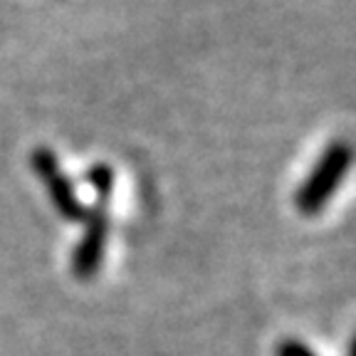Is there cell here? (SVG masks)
<instances>
[{
	"instance_id": "277c9868",
	"label": "cell",
	"mask_w": 356,
	"mask_h": 356,
	"mask_svg": "<svg viewBox=\"0 0 356 356\" xmlns=\"http://www.w3.org/2000/svg\"><path fill=\"white\" fill-rule=\"evenodd\" d=\"M275 354L277 356H317V351L300 339H282L277 344V349H275Z\"/></svg>"
},
{
	"instance_id": "7a4b0ae2",
	"label": "cell",
	"mask_w": 356,
	"mask_h": 356,
	"mask_svg": "<svg viewBox=\"0 0 356 356\" xmlns=\"http://www.w3.org/2000/svg\"><path fill=\"white\" fill-rule=\"evenodd\" d=\"M351 166V146L346 141H332L317 159L305 184L297 188L295 206L305 216H317L327 208L332 195L344 181L346 171Z\"/></svg>"
},
{
	"instance_id": "6da1fadb",
	"label": "cell",
	"mask_w": 356,
	"mask_h": 356,
	"mask_svg": "<svg viewBox=\"0 0 356 356\" xmlns=\"http://www.w3.org/2000/svg\"><path fill=\"white\" fill-rule=\"evenodd\" d=\"M87 181L97 191V203L84 218V233L72 250V275L89 282L104 265L106 238H109V198L114 191V171L109 163L89 168Z\"/></svg>"
},
{
	"instance_id": "3957f363",
	"label": "cell",
	"mask_w": 356,
	"mask_h": 356,
	"mask_svg": "<svg viewBox=\"0 0 356 356\" xmlns=\"http://www.w3.org/2000/svg\"><path fill=\"white\" fill-rule=\"evenodd\" d=\"M30 166H33L35 176L42 181L44 191L50 195L52 208L60 213V218H65L67 222H84L87 208L82 206V200L74 193L72 181L62 171L55 151L47 149V146H38V149L30 154Z\"/></svg>"
}]
</instances>
